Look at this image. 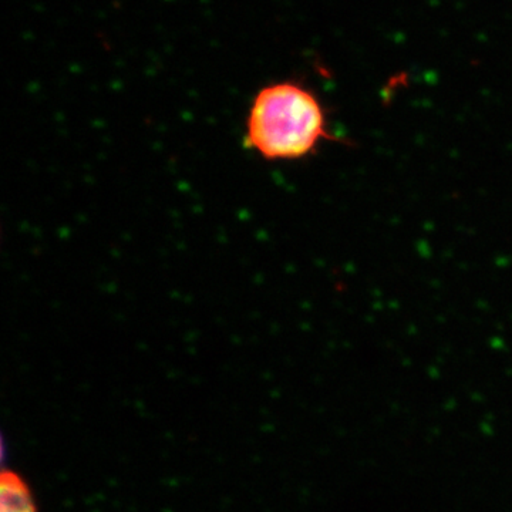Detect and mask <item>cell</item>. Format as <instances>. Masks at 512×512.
Instances as JSON below:
<instances>
[{
    "mask_svg": "<svg viewBox=\"0 0 512 512\" xmlns=\"http://www.w3.org/2000/svg\"><path fill=\"white\" fill-rule=\"evenodd\" d=\"M336 140L318 96L295 82L262 87L245 119V148L271 163L303 160Z\"/></svg>",
    "mask_w": 512,
    "mask_h": 512,
    "instance_id": "6da1fadb",
    "label": "cell"
},
{
    "mask_svg": "<svg viewBox=\"0 0 512 512\" xmlns=\"http://www.w3.org/2000/svg\"><path fill=\"white\" fill-rule=\"evenodd\" d=\"M0 512H37L29 484L12 470H3L0 477Z\"/></svg>",
    "mask_w": 512,
    "mask_h": 512,
    "instance_id": "7a4b0ae2",
    "label": "cell"
}]
</instances>
